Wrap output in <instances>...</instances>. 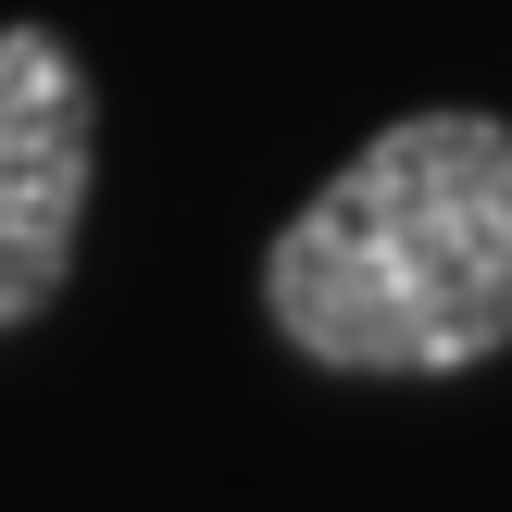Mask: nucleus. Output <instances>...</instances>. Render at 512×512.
Segmentation results:
<instances>
[{
	"label": "nucleus",
	"instance_id": "2",
	"mask_svg": "<svg viewBox=\"0 0 512 512\" xmlns=\"http://www.w3.org/2000/svg\"><path fill=\"white\" fill-rule=\"evenodd\" d=\"M100 188V88L63 25H0V338L63 300Z\"/></svg>",
	"mask_w": 512,
	"mask_h": 512
},
{
	"label": "nucleus",
	"instance_id": "1",
	"mask_svg": "<svg viewBox=\"0 0 512 512\" xmlns=\"http://www.w3.org/2000/svg\"><path fill=\"white\" fill-rule=\"evenodd\" d=\"M263 313L325 375H463L512 350V125L400 113L363 138L263 250Z\"/></svg>",
	"mask_w": 512,
	"mask_h": 512
}]
</instances>
